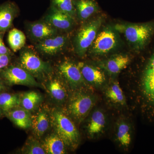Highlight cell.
Wrapping results in <instances>:
<instances>
[{
  "mask_svg": "<svg viewBox=\"0 0 154 154\" xmlns=\"http://www.w3.org/2000/svg\"><path fill=\"white\" fill-rule=\"evenodd\" d=\"M50 118L55 133L63 141L66 146L75 149L79 143L80 135L71 119L58 110L52 111Z\"/></svg>",
  "mask_w": 154,
  "mask_h": 154,
  "instance_id": "cell-1",
  "label": "cell"
},
{
  "mask_svg": "<svg viewBox=\"0 0 154 154\" xmlns=\"http://www.w3.org/2000/svg\"><path fill=\"white\" fill-rule=\"evenodd\" d=\"M19 65L37 79L51 76L53 72L49 63L42 59L34 48L30 47L25 46L20 50Z\"/></svg>",
  "mask_w": 154,
  "mask_h": 154,
  "instance_id": "cell-2",
  "label": "cell"
},
{
  "mask_svg": "<svg viewBox=\"0 0 154 154\" xmlns=\"http://www.w3.org/2000/svg\"><path fill=\"white\" fill-rule=\"evenodd\" d=\"M114 28L124 34L128 42L137 50L143 48L154 31V25L150 23L119 24L116 25Z\"/></svg>",
  "mask_w": 154,
  "mask_h": 154,
  "instance_id": "cell-3",
  "label": "cell"
},
{
  "mask_svg": "<svg viewBox=\"0 0 154 154\" xmlns=\"http://www.w3.org/2000/svg\"><path fill=\"white\" fill-rule=\"evenodd\" d=\"M101 18L86 23L78 30L74 39V48L78 55L83 57L95 40L102 25Z\"/></svg>",
  "mask_w": 154,
  "mask_h": 154,
  "instance_id": "cell-4",
  "label": "cell"
},
{
  "mask_svg": "<svg viewBox=\"0 0 154 154\" xmlns=\"http://www.w3.org/2000/svg\"><path fill=\"white\" fill-rule=\"evenodd\" d=\"M94 105L92 96L83 92H78L71 97L67 110L72 118L80 123L89 114Z\"/></svg>",
  "mask_w": 154,
  "mask_h": 154,
  "instance_id": "cell-5",
  "label": "cell"
},
{
  "mask_svg": "<svg viewBox=\"0 0 154 154\" xmlns=\"http://www.w3.org/2000/svg\"><path fill=\"white\" fill-rule=\"evenodd\" d=\"M0 78L9 86L16 85L40 86L32 75L19 65L10 64L0 72Z\"/></svg>",
  "mask_w": 154,
  "mask_h": 154,
  "instance_id": "cell-6",
  "label": "cell"
},
{
  "mask_svg": "<svg viewBox=\"0 0 154 154\" xmlns=\"http://www.w3.org/2000/svg\"><path fill=\"white\" fill-rule=\"evenodd\" d=\"M68 37L65 34L60 33L34 44L36 52L47 56L58 55L66 49Z\"/></svg>",
  "mask_w": 154,
  "mask_h": 154,
  "instance_id": "cell-7",
  "label": "cell"
},
{
  "mask_svg": "<svg viewBox=\"0 0 154 154\" xmlns=\"http://www.w3.org/2000/svg\"><path fill=\"white\" fill-rule=\"evenodd\" d=\"M57 72L58 76L72 87H79L85 81L78 64L72 61H62L57 66Z\"/></svg>",
  "mask_w": 154,
  "mask_h": 154,
  "instance_id": "cell-8",
  "label": "cell"
},
{
  "mask_svg": "<svg viewBox=\"0 0 154 154\" xmlns=\"http://www.w3.org/2000/svg\"><path fill=\"white\" fill-rule=\"evenodd\" d=\"M117 38L114 31L107 28L96 36L91 45V52L95 54H104L110 52L116 46Z\"/></svg>",
  "mask_w": 154,
  "mask_h": 154,
  "instance_id": "cell-9",
  "label": "cell"
},
{
  "mask_svg": "<svg viewBox=\"0 0 154 154\" xmlns=\"http://www.w3.org/2000/svg\"><path fill=\"white\" fill-rule=\"evenodd\" d=\"M26 26L28 37L34 44L60 33L42 19L28 22Z\"/></svg>",
  "mask_w": 154,
  "mask_h": 154,
  "instance_id": "cell-10",
  "label": "cell"
},
{
  "mask_svg": "<svg viewBox=\"0 0 154 154\" xmlns=\"http://www.w3.org/2000/svg\"><path fill=\"white\" fill-rule=\"evenodd\" d=\"M42 19L60 32L70 30L75 22L70 15L51 8Z\"/></svg>",
  "mask_w": 154,
  "mask_h": 154,
  "instance_id": "cell-11",
  "label": "cell"
},
{
  "mask_svg": "<svg viewBox=\"0 0 154 154\" xmlns=\"http://www.w3.org/2000/svg\"><path fill=\"white\" fill-rule=\"evenodd\" d=\"M19 14V10L16 4L8 2L0 5V32L5 33L10 30L14 19Z\"/></svg>",
  "mask_w": 154,
  "mask_h": 154,
  "instance_id": "cell-12",
  "label": "cell"
},
{
  "mask_svg": "<svg viewBox=\"0 0 154 154\" xmlns=\"http://www.w3.org/2000/svg\"><path fill=\"white\" fill-rule=\"evenodd\" d=\"M5 115L16 126L20 128L27 129L31 126L32 115L30 111L21 106L15 107Z\"/></svg>",
  "mask_w": 154,
  "mask_h": 154,
  "instance_id": "cell-13",
  "label": "cell"
},
{
  "mask_svg": "<svg viewBox=\"0 0 154 154\" xmlns=\"http://www.w3.org/2000/svg\"><path fill=\"white\" fill-rule=\"evenodd\" d=\"M50 117L45 109L40 108L34 115L32 116L31 127L35 136L40 138L49 128Z\"/></svg>",
  "mask_w": 154,
  "mask_h": 154,
  "instance_id": "cell-14",
  "label": "cell"
},
{
  "mask_svg": "<svg viewBox=\"0 0 154 154\" xmlns=\"http://www.w3.org/2000/svg\"><path fill=\"white\" fill-rule=\"evenodd\" d=\"M83 78L90 84L102 85L105 81L104 73L99 69L85 63L78 64Z\"/></svg>",
  "mask_w": 154,
  "mask_h": 154,
  "instance_id": "cell-15",
  "label": "cell"
},
{
  "mask_svg": "<svg viewBox=\"0 0 154 154\" xmlns=\"http://www.w3.org/2000/svg\"><path fill=\"white\" fill-rule=\"evenodd\" d=\"M48 91L53 99L58 102H62L66 99L67 94L63 80L59 77H52L47 85Z\"/></svg>",
  "mask_w": 154,
  "mask_h": 154,
  "instance_id": "cell-16",
  "label": "cell"
},
{
  "mask_svg": "<svg viewBox=\"0 0 154 154\" xmlns=\"http://www.w3.org/2000/svg\"><path fill=\"white\" fill-rule=\"evenodd\" d=\"M143 85L146 96L154 102V54L149 61L145 70Z\"/></svg>",
  "mask_w": 154,
  "mask_h": 154,
  "instance_id": "cell-17",
  "label": "cell"
},
{
  "mask_svg": "<svg viewBox=\"0 0 154 154\" xmlns=\"http://www.w3.org/2000/svg\"><path fill=\"white\" fill-rule=\"evenodd\" d=\"M76 15L81 21L89 19L98 9L97 4L94 0L75 1Z\"/></svg>",
  "mask_w": 154,
  "mask_h": 154,
  "instance_id": "cell-18",
  "label": "cell"
},
{
  "mask_svg": "<svg viewBox=\"0 0 154 154\" xmlns=\"http://www.w3.org/2000/svg\"><path fill=\"white\" fill-rule=\"evenodd\" d=\"M42 144L46 154H63L66 152V146L56 133L47 136Z\"/></svg>",
  "mask_w": 154,
  "mask_h": 154,
  "instance_id": "cell-19",
  "label": "cell"
},
{
  "mask_svg": "<svg viewBox=\"0 0 154 154\" xmlns=\"http://www.w3.org/2000/svg\"><path fill=\"white\" fill-rule=\"evenodd\" d=\"M128 56L119 54L110 58L104 63V68L109 74H116L125 68L129 63Z\"/></svg>",
  "mask_w": 154,
  "mask_h": 154,
  "instance_id": "cell-20",
  "label": "cell"
},
{
  "mask_svg": "<svg viewBox=\"0 0 154 154\" xmlns=\"http://www.w3.org/2000/svg\"><path fill=\"white\" fill-rule=\"evenodd\" d=\"M106 119L104 113L99 110H95L91 116L88 125V132L92 137L99 134L105 128Z\"/></svg>",
  "mask_w": 154,
  "mask_h": 154,
  "instance_id": "cell-21",
  "label": "cell"
},
{
  "mask_svg": "<svg viewBox=\"0 0 154 154\" xmlns=\"http://www.w3.org/2000/svg\"><path fill=\"white\" fill-rule=\"evenodd\" d=\"M8 40L11 50L13 52H17L25 47L26 37L21 30L13 28L9 31Z\"/></svg>",
  "mask_w": 154,
  "mask_h": 154,
  "instance_id": "cell-22",
  "label": "cell"
},
{
  "mask_svg": "<svg viewBox=\"0 0 154 154\" xmlns=\"http://www.w3.org/2000/svg\"><path fill=\"white\" fill-rule=\"evenodd\" d=\"M20 104V96L18 94L6 91L0 93V108L5 115L15 107H19Z\"/></svg>",
  "mask_w": 154,
  "mask_h": 154,
  "instance_id": "cell-23",
  "label": "cell"
},
{
  "mask_svg": "<svg viewBox=\"0 0 154 154\" xmlns=\"http://www.w3.org/2000/svg\"><path fill=\"white\" fill-rule=\"evenodd\" d=\"M42 101V97L40 94L35 91H30L20 96V106L30 112L36 109Z\"/></svg>",
  "mask_w": 154,
  "mask_h": 154,
  "instance_id": "cell-24",
  "label": "cell"
},
{
  "mask_svg": "<svg viewBox=\"0 0 154 154\" xmlns=\"http://www.w3.org/2000/svg\"><path fill=\"white\" fill-rule=\"evenodd\" d=\"M51 8L66 13L75 18L76 11L74 0H51Z\"/></svg>",
  "mask_w": 154,
  "mask_h": 154,
  "instance_id": "cell-25",
  "label": "cell"
},
{
  "mask_svg": "<svg viewBox=\"0 0 154 154\" xmlns=\"http://www.w3.org/2000/svg\"><path fill=\"white\" fill-rule=\"evenodd\" d=\"M22 153L27 154H46L42 144L32 137L28 138L22 149Z\"/></svg>",
  "mask_w": 154,
  "mask_h": 154,
  "instance_id": "cell-26",
  "label": "cell"
},
{
  "mask_svg": "<svg viewBox=\"0 0 154 154\" xmlns=\"http://www.w3.org/2000/svg\"><path fill=\"white\" fill-rule=\"evenodd\" d=\"M107 96L112 102L120 105H124L125 102V97L121 88L116 82L113 83L107 89L106 93Z\"/></svg>",
  "mask_w": 154,
  "mask_h": 154,
  "instance_id": "cell-27",
  "label": "cell"
},
{
  "mask_svg": "<svg viewBox=\"0 0 154 154\" xmlns=\"http://www.w3.org/2000/svg\"><path fill=\"white\" fill-rule=\"evenodd\" d=\"M117 139L123 146L127 147L131 142L130 128L127 123L122 122L119 124L117 131Z\"/></svg>",
  "mask_w": 154,
  "mask_h": 154,
  "instance_id": "cell-28",
  "label": "cell"
},
{
  "mask_svg": "<svg viewBox=\"0 0 154 154\" xmlns=\"http://www.w3.org/2000/svg\"><path fill=\"white\" fill-rule=\"evenodd\" d=\"M13 55L0 54V72L11 64Z\"/></svg>",
  "mask_w": 154,
  "mask_h": 154,
  "instance_id": "cell-29",
  "label": "cell"
},
{
  "mask_svg": "<svg viewBox=\"0 0 154 154\" xmlns=\"http://www.w3.org/2000/svg\"><path fill=\"white\" fill-rule=\"evenodd\" d=\"M5 33L0 32V54H9L13 55V51L6 47L3 41V37Z\"/></svg>",
  "mask_w": 154,
  "mask_h": 154,
  "instance_id": "cell-30",
  "label": "cell"
},
{
  "mask_svg": "<svg viewBox=\"0 0 154 154\" xmlns=\"http://www.w3.org/2000/svg\"><path fill=\"white\" fill-rule=\"evenodd\" d=\"M7 85L2 79L0 78V93L6 91L7 89Z\"/></svg>",
  "mask_w": 154,
  "mask_h": 154,
  "instance_id": "cell-31",
  "label": "cell"
},
{
  "mask_svg": "<svg viewBox=\"0 0 154 154\" xmlns=\"http://www.w3.org/2000/svg\"><path fill=\"white\" fill-rule=\"evenodd\" d=\"M3 115H5V114H4V112H3L1 108H0V117H2Z\"/></svg>",
  "mask_w": 154,
  "mask_h": 154,
  "instance_id": "cell-32",
  "label": "cell"
}]
</instances>
